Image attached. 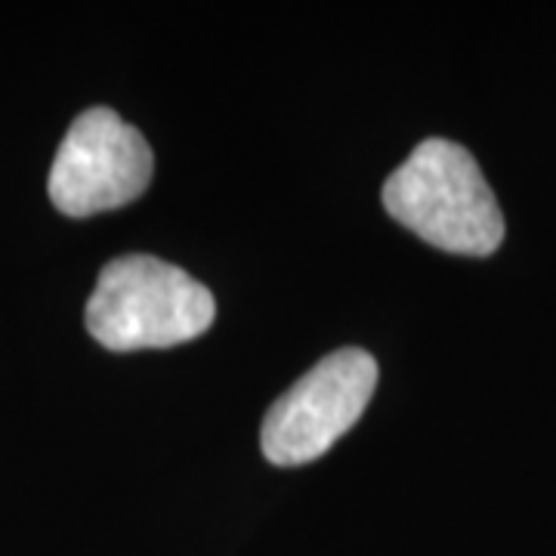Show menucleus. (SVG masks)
Returning a JSON list of instances; mask_svg holds the SVG:
<instances>
[{
    "label": "nucleus",
    "instance_id": "f257e3e1",
    "mask_svg": "<svg viewBox=\"0 0 556 556\" xmlns=\"http://www.w3.org/2000/svg\"><path fill=\"white\" fill-rule=\"evenodd\" d=\"M387 214L448 254L489 257L504 241V214L477 159L452 139L430 137L383 182Z\"/></svg>",
    "mask_w": 556,
    "mask_h": 556
},
{
    "label": "nucleus",
    "instance_id": "f03ea898",
    "mask_svg": "<svg viewBox=\"0 0 556 556\" xmlns=\"http://www.w3.org/2000/svg\"><path fill=\"white\" fill-rule=\"evenodd\" d=\"M217 318V300L174 263L146 254L105 263L84 321L112 353L167 350L204 334Z\"/></svg>",
    "mask_w": 556,
    "mask_h": 556
},
{
    "label": "nucleus",
    "instance_id": "7ed1b4c3",
    "mask_svg": "<svg viewBox=\"0 0 556 556\" xmlns=\"http://www.w3.org/2000/svg\"><path fill=\"white\" fill-rule=\"evenodd\" d=\"M155 170L146 137L118 112L97 105L80 112L50 167L47 192L65 217H93L137 201Z\"/></svg>",
    "mask_w": 556,
    "mask_h": 556
},
{
    "label": "nucleus",
    "instance_id": "20e7f679",
    "mask_svg": "<svg viewBox=\"0 0 556 556\" xmlns=\"http://www.w3.org/2000/svg\"><path fill=\"white\" fill-rule=\"evenodd\" d=\"M378 362L365 350H338L276 399L266 412L260 445L278 467H300L338 442L375 396Z\"/></svg>",
    "mask_w": 556,
    "mask_h": 556
}]
</instances>
